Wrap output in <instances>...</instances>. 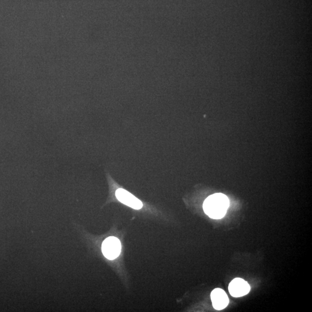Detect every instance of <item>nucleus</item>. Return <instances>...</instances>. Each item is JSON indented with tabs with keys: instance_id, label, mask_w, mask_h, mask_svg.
Listing matches in <instances>:
<instances>
[{
	"instance_id": "obj_1",
	"label": "nucleus",
	"mask_w": 312,
	"mask_h": 312,
	"mask_svg": "<svg viewBox=\"0 0 312 312\" xmlns=\"http://www.w3.org/2000/svg\"><path fill=\"white\" fill-rule=\"evenodd\" d=\"M229 205V200L226 195L215 193L205 200L203 209L209 217L221 219L225 216Z\"/></svg>"
},
{
	"instance_id": "obj_2",
	"label": "nucleus",
	"mask_w": 312,
	"mask_h": 312,
	"mask_svg": "<svg viewBox=\"0 0 312 312\" xmlns=\"http://www.w3.org/2000/svg\"><path fill=\"white\" fill-rule=\"evenodd\" d=\"M121 243L119 239L115 237H109L102 244L104 256L109 260H114L119 257L121 252Z\"/></svg>"
},
{
	"instance_id": "obj_3",
	"label": "nucleus",
	"mask_w": 312,
	"mask_h": 312,
	"mask_svg": "<svg viewBox=\"0 0 312 312\" xmlns=\"http://www.w3.org/2000/svg\"><path fill=\"white\" fill-rule=\"evenodd\" d=\"M117 199L121 203L135 209H140L142 208V202L123 189H118L115 193Z\"/></svg>"
},
{
	"instance_id": "obj_4",
	"label": "nucleus",
	"mask_w": 312,
	"mask_h": 312,
	"mask_svg": "<svg viewBox=\"0 0 312 312\" xmlns=\"http://www.w3.org/2000/svg\"><path fill=\"white\" fill-rule=\"evenodd\" d=\"M229 290L231 296L241 297L250 292L251 287L247 282L241 278H235L230 284Z\"/></svg>"
},
{
	"instance_id": "obj_5",
	"label": "nucleus",
	"mask_w": 312,
	"mask_h": 312,
	"mask_svg": "<svg viewBox=\"0 0 312 312\" xmlns=\"http://www.w3.org/2000/svg\"><path fill=\"white\" fill-rule=\"evenodd\" d=\"M212 305L216 310H221L226 308L229 303V299L224 290L221 289H214L210 295Z\"/></svg>"
}]
</instances>
